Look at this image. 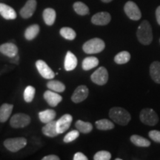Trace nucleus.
<instances>
[{
  "instance_id": "obj_1",
  "label": "nucleus",
  "mask_w": 160,
  "mask_h": 160,
  "mask_svg": "<svg viewBox=\"0 0 160 160\" xmlns=\"http://www.w3.org/2000/svg\"><path fill=\"white\" fill-rule=\"evenodd\" d=\"M137 37L142 45H148L153 41V31L151 24L147 20L142 22L137 28Z\"/></svg>"
},
{
  "instance_id": "obj_2",
  "label": "nucleus",
  "mask_w": 160,
  "mask_h": 160,
  "mask_svg": "<svg viewBox=\"0 0 160 160\" xmlns=\"http://www.w3.org/2000/svg\"><path fill=\"white\" fill-rule=\"evenodd\" d=\"M109 117L118 125L122 126L127 125L131 119V116L129 112L125 108L119 107L112 108L109 111Z\"/></svg>"
},
{
  "instance_id": "obj_3",
  "label": "nucleus",
  "mask_w": 160,
  "mask_h": 160,
  "mask_svg": "<svg viewBox=\"0 0 160 160\" xmlns=\"http://www.w3.org/2000/svg\"><path fill=\"white\" fill-rule=\"evenodd\" d=\"M105 44L102 39L99 38H93L87 41L82 45V50L88 54L99 53L105 49Z\"/></svg>"
},
{
  "instance_id": "obj_4",
  "label": "nucleus",
  "mask_w": 160,
  "mask_h": 160,
  "mask_svg": "<svg viewBox=\"0 0 160 160\" xmlns=\"http://www.w3.org/2000/svg\"><path fill=\"white\" fill-rule=\"evenodd\" d=\"M140 121L145 125L154 126L159 122V117L154 110L151 108H144L139 113Z\"/></svg>"
},
{
  "instance_id": "obj_5",
  "label": "nucleus",
  "mask_w": 160,
  "mask_h": 160,
  "mask_svg": "<svg viewBox=\"0 0 160 160\" xmlns=\"http://www.w3.org/2000/svg\"><path fill=\"white\" fill-rule=\"evenodd\" d=\"M28 141L24 137H17L7 139L4 142V146L11 152H17L27 145Z\"/></svg>"
},
{
  "instance_id": "obj_6",
  "label": "nucleus",
  "mask_w": 160,
  "mask_h": 160,
  "mask_svg": "<svg viewBox=\"0 0 160 160\" xmlns=\"http://www.w3.org/2000/svg\"><path fill=\"white\" fill-rule=\"evenodd\" d=\"M31 117L22 113H16L11 117L10 125L13 128H23L31 123Z\"/></svg>"
},
{
  "instance_id": "obj_7",
  "label": "nucleus",
  "mask_w": 160,
  "mask_h": 160,
  "mask_svg": "<svg viewBox=\"0 0 160 160\" xmlns=\"http://www.w3.org/2000/svg\"><path fill=\"white\" fill-rule=\"evenodd\" d=\"M91 79L96 85H105L108 81V72L105 67H100L92 73Z\"/></svg>"
},
{
  "instance_id": "obj_8",
  "label": "nucleus",
  "mask_w": 160,
  "mask_h": 160,
  "mask_svg": "<svg viewBox=\"0 0 160 160\" xmlns=\"http://www.w3.org/2000/svg\"><path fill=\"white\" fill-rule=\"evenodd\" d=\"M124 11H125L126 15L128 17L133 21H137L139 20L142 17V13L136 3L132 1H128L126 2L124 7Z\"/></svg>"
},
{
  "instance_id": "obj_9",
  "label": "nucleus",
  "mask_w": 160,
  "mask_h": 160,
  "mask_svg": "<svg viewBox=\"0 0 160 160\" xmlns=\"http://www.w3.org/2000/svg\"><path fill=\"white\" fill-rule=\"evenodd\" d=\"M36 67L39 71V74L46 79H53L55 77L54 72L47 65L43 60H37L36 62Z\"/></svg>"
},
{
  "instance_id": "obj_10",
  "label": "nucleus",
  "mask_w": 160,
  "mask_h": 160,
  "mask_svg": "<svg viewBox=\"0 0 160 160\" xmlns=\"http://www.w3.org/2000/svg\"><path fill=\"white\" fill-rule=\"evenodd\" d=\"M89 94V90L85 85H79L76 88L71 97V100L74 103H79L87 99Z\"/></svg>"
},
{
  "instance_id": "obj_11",
  "label": "nucleus",
  "mask_w": 160,
  "mask_h": 160,
  "mask_svg": "<svg viewBox=\"0 0 160 160\" xmlns=\"http://www.w3.org/2000/svg\"><path fill=\"white\" fill-rule=\"evenodd\" d=\"M73 121V117L71 114H65L57 121V129L59 134L65 133L69 129Z\"/></svg>"
},
{
  "instance_id": "obj_12",
  "label": "nucleus",
  "mask_w": 160,
  "mask_h": 160,
  "mask_svg": "<svg viewBox=\"0 0 160 160\" xmlns=\"http://www.w3.org/2000/svg\"><path fill=\"white\" fill-rule=\"evenodd\" d=\"M37 2L36 0H28L24 7L20 10V15L24 19H28L33 16L37 8Z\"/></svg>"
},
{
  "instance_id": "obj_13",
  "label": "nucleus",
  "mask_w": 160,
  "mask_h": 160,
  "mask_svg": "<svg viewBox=\"0 0 160 160\" xmlns=\"http://www.w3.org/2000/svg\"><path fill=\"white\" fill-rule=\"evenodd\" d=\"M111 20V14L108 12H99L91 18V22L96 25H106Z\"/></svg>"
},
{
  "instance_id": "obj_14",
  "label": "nucleus",
  "mask_w": 160,
  "mask_h": 160,
  "mask_svg": "<svg viewBox=\"0 0 160 160\" xmlns=\"http://www.w3.org/2000/svg\"><path fill=\"white\" fill-rule=\"evenodd\" d=\"M44 99L50 106L56 107L61 102L62 100V97L56 92H53L51 90H49V91H46L44 93Z\"/></svg>"
},
{
  "instance_id": "obj_15",
  "label": "nucleus",
  "mask_w": 160,
  "mask_h": 160,
  "mask_svg": "<svg viewBox=\"0 0 160 160\" xmlns=\"http://www.w3.org/2000/svg\"><path fill=\"white\" fill-rule=\"evenodd\" d=\"M0 52L6 57L13 58L18 54V48L13 43H5L0 45Z\"/></svg>"
},
{
  "instance_id": "obj_16",
  "label": "nucleus",
  "mask_w": 160,
  "mask_h": 160,
  "mask_svg": "<svg viewBox=\"0 0 160 160\" xmlns=\"http://www.w3.org/2000/svg\"><path fill=\"white\" fill-rule=\"evenodd\" d=\"M0 15L6 20L15 19L17 17L14 9L4 3H0Z\"/></svg>"
},
{
  "instance_id": "obj_17",
  "label": "nucleus",
  "mask_w": 160,
  "mask_h": 160,
  "mask_svg": "<svg viewBox=\"0 0 160 160\" xmlns=\"http://www.w3.org/2000/svg\"><path fill=\"white\" fill-rule=\"evenodd\" d=\"M77 58L71 51H68L66 53L65 58V63H64V67L66 71H71L74 70L77 66Z\"/></svg>"
},
{
  "instance_id": "obj_18",
  "label": "nucleus",
  "mask_w": 160,
  "mask_h": 160,
  "mask_svg": "<svg viewBox=\"0 0 160 160\" xmlns=\"http://www.w3.org/2000/svg\"><path fill=\"white\" fill-rule=\"evenodd\" d=\"M43 134L47 136L48 137H55L57 135H59L57 129V121H53L50 122L45 124V125L44 126L42 129Z\"/></svg>"
},
{
  "instance_id": "obj_19",
  "label": "nucleus",
  "mask_w": 160,
  "mask_h": 160,
  "mask_svg": "<svg viewBox=\"0 0 160 160\" xmlns=\"http://www.w3.org/2000/svg\"><path fill=\"white\" fill-rule=\"evenodd\" d=\"M150 75L152 80L156 83L160 84V62L158 61L153 62L150 65Z\"/></svg>"
},
{
  "instance_id": "obj_20",
  "label": "nucleus",
  "mask_w": 160,
  "mask_h": 160,
  "mask_svg": "<svg viewBox=\"0 0 160 160\" xmlns=\"http://www.w3.org/2000/svg\"><path fill=\"white\" fill-rule=\"evenodd\" d=\"M13 105L11 104L5 103L0 107V122H5L9 119L12 111H13Z\"/></svg>"
},
{
  "instance_id": "obj_21",
  "label": "nucleus",
  "mask_w": 160,
  "mask_h": 160,
  "mask_svg": "<svg viewBox=\"0 0 160 160\" xmlns=\"http://www.w3.org/2000/svg\"><path fill=\"white\" fill-rule=\"evenodd\" d=\"M57 113L54 110L52 109H47L45 111H40L39 113V118L40 121L42 123H48L50 122L53 121L55 119Z\"/></svg>"
},
{
  "instance_id": "obj_22",
  "label": "nucleus",
  "mask_w": 160,
  "mask_h": 160,
  "mask_svg": "<svg viewBox=\"0 0 160 160\" xmlns=\"http://www.w3.org/2000/svg\"><path fill=\"white\" fill-rule=\"evenodd\" d=\"M42 16L44 21L47 25L51 26L55 22L57 13H56L54 9L50 8L45 9L43 11Z\"/></svg>"
},
{
  "instance_id": "obj_23",
  "label": "nucleus",
  "mask_w": 160,
  "mask_h": 160,
  "mask_svg": "<svg viewBox=\"0 0 160 160\" xmlns=\"http://www.w3.org/2000/svg\"><path fill=\"white\" fill-rule=\"evenodd\" d=\"M99 59L95 57H88L83 59L82 63V68L84 71H89L94 68L97 67L99 65Z\"/></svg>"
},
{
  "instance_id": "obj_24",
  "label": "nucleus",
  "mask_w": 160,
  "mask_h": 160,
  "mask_svg": "<svg viewBox=\"0 0 160 160\" xmlns=\"http://www.w3.org/2000/svg\"><path fill=\"white\" fill-rule=\"evenodd\" d=\"M40 31L39 26L34 24V25H32L29 26L25 31V37L27 40H33L36 37H37L39 34Z\"/></svg>"
},
{
  "instance_id": "obj_25",
  "label": "nucleus",
  "mask_w": 160,
  "mask_h": 160,
  "mask_svg": "<svg viewBox=\"0 0 160 160\" xmlns=\"http://www.w3.org/2000/svg\"><path fill=\"white\" fill-rule=\"evenodd\" d=\"M131 141L133 145L137 147L147 148L151 145V142L148 139L139 135H132L131 137Z\"/></svg>"
},
{
  "instance_id": "obj_26",
  "label": "nucleus",
  "mask_w": 160,
  "mask_h": 160,
  "mask_svg": "<svg viewBox=\"0 0 160 160\" xmlns=\"http://www.w3.org/2000/svg\"><path fill=\"white\" fill-rule=\"evenodd\" d=\"M47 87L49 90L57 93H62L65 90V85L58 80H50L47 82Z\"/></svg>"
},
{
  "instance_id": "obj_27",
  "label": "nucleus",
  "mask_w": 160,
  "mask_h": 160,
  "mask_svg": "<svg viewBox=\"0 0 160 160\" xmlns=\"http://www.w3.org/2000/svg\"><path fill=\"white\" fill-rule=\"evenodd\" d=\"M76 128L82 133H89L93 130V125L88 122H84L82 120H78L75 124Z\"/></svg>"
},
{
  "instance_id": "obj_28",
  "label": "nucleus",
  "mask_w": 160,
  "mask_h": 160,
  "mask_svg": "<svg viewBox=\"0 0 160 160\" xmlns=\"http://www.w3.org/2000/svg\"><path fill=\"white\" fill-rule=\"evenodd\" d=\"M95 125L97 128L101 130V131H109V130L114 128V124L110 120L106 119L98 120L96 122Z\"/></svg>"
},
{
  "instance_id": "obj_29",
  "label": "nucleus",
  "mask_w": 160,
  "mask_h": 160,
  "mask_svg": "<svg viewBox=\"0 0 160 160\" xmlns=\"http://www.w3.org/2000/svg\"><path fill=\"white\" fill-rule=\"evenodd\" d=\"M131 59V54L129 52L123 51L117 53L114 57V62L118 65H123L128 63Z\"/></svg>"
},
{
  "instance_id": "obj_30",
  "label": "nucleus",
  "mask_w": 160,
  "mask_h": 160,
  "mask_svg": "<svg viewBox=\"0 0 160 160\" xmlns=\"http://www.w3.org/2000/svg\"><path fill=\"white\" fill-rule=\"evenodd\" d=\"M73 10L77 14L81 16H85L89 13V8L85 3L82 2H77L73 4Z\"/></svg>"
},
{
  "instance_id": "obj_31",
  "label": "nucleus",
  "mask_w": 160,
  "mask_h": 160,
  "mask_svg": "<svg viewBox=\"0 0 160 160\" xmlns=\"http://www.w3.org/2000/svg\"><path fill=\"white\" fill-rule=\"evenodd\" d=\"M60 35L64 39L68 40H73L77 37V33L73 29L68 27H64L61 28L59 31Z\"/></svg>"
},
{
  "instance_id": "obj_32",
  "label": "nucleus",
  "mask_w": 160,
  "mask_h": 160,
  "mask_svg": "<svg viewBox=\"0 0 160 160\" xmlns=\"http://www.w3.org/2000/svg\"><path fill=\"white\" fill-rule=\"evenodd\" d=\"M35 93H36V89L33 86L28 85V87H26L24 91V99L26 102L30 103L33 100V98L35 97Z\"/></svg>"
},
{
  "instance_id": "obj_33",
  "label": "nucleus",
  "mask_w": 160,
  "mask_h": 160,
  "mask_svg": "<svg viewBox=\"0 0 160 160\" xmlns=\"http://www.w3.org/2000/svg\"><path fill=\"white\" fill-rule=\"evenodd\" d=\"M79 133L80 132L78 130H73V131H70L68 133L65 135V137H64L63 141L65 143H69L71 142L74 141L79 137Z\"/></svg>"
},
{
  "instance_id": "obj_34",
  "label": "nucleus",
  "mask_w": 160,
  "mask_h": 160,
  "mask_svg": "<svg viewBox=\"0 0 160 160\" xmlns=\"http://www.w3.org/2000/svg\"><path fill=\"white\" fill-rule=\"evenodd\" d=\"M111 159V153L107 151H100L95 153L93 159L94 160H110Z\"/></svg>"
},
{
  "instance_id": "obj_35",
  "label": "nucleus",
  "mask_w": 160,
  "mask_h": 160,
  "mask_svg": "<svg viewBox=\"0 0 160 160\" xmlns=\"http://www.w3.org/2000/svg\"><path fill=\"white\" fill-rule=\"evenodd\" d=\"M148 136L155 142L160 143V131H157V130H153V131L149 132Z\"/></svg>"
},
{
  "instance_id": "obj_36",
  "label": "nucleus",
  "mask_w": 160,
  "mask_h": 160,
  "mask_svg": "<svg viewBox=\"0 0 160 160\" xmlns=\"http://www.w3.org/2000/svg\"><path fill=\"white\" fill-rule=\"evenodd\" d=\"M73 159L74 160H88V157L85 154H83L81 152H77L73 156Z\"/></svg>"
},
{
  "instance_id": "obj_37",
  "label": "nucleus",
  "mask_w": 160,
  "mask_h": 160,
  "mask_svg": "<svg viewBox=\"0 0 160 160\" xmlns=\"http://www.w3.org/2000/svg\"><path fill=\"white\" fill-rule=\"evenodd\" d=\"M42 160H59V157L57 155H48V156H45L44 157Z\"/></svg>"
},
{
  "instance_id": "obj_38",
  "label": "nucleus",
  "mask_w": 160,
  "mask_h": 160,
  "mask_svg": "<svg viewBox=\"0 0 160 160\" xmlns=\"http://www.w3.org/2000/svg\"><path fill=\"white\" fill-rule=\"evenodd\" d=\"M156 18H157V23L160 25V5L156 10Z\"/></svg>"
},
{
  "instance_id": "obj_39",
  "label": "nucleus",
  "mask_w": 160,
  "mask_h": 160,
  "mask_svg": "<svg viewBox=\"0 0 160 160\" xmlns=\"http://www.w3.org/2000/svg\"><path fill=\"white\" fill-rule=\"evenodd\" d=\"M102 2H105V3H108V2H111L113 1V0H101Z\"/></svg>"
},
{
  "instance_id": "obj_40",
  "label": "nucleus",
  "mask_w": 160,
  "mask_h": 160,
  "mask_svg": "<svg viewBox=\"0 0 160 160\" xmlns=\"http://www.w3.org/2000/svg\"><path fill=\"white\" fill-rule=\"evenodd\" d=\"M116 160H122V159H119V158H117Z\"/></svg>"
},
{
  "instance_id": "obj_41",
  "label": "nucleus",
  "mask_w": 160,
  "mask_h": 160,
  "mask_svg": "<svg viewBox=\"0 0 160 160\" xmlns=\"http://www.w3.org/2000/svg\"><path fill=\"white\" fill-rule=\"evenodd\" d=\"M159 43H160V39H159Z\"/></svg>"
}]
</instances>
